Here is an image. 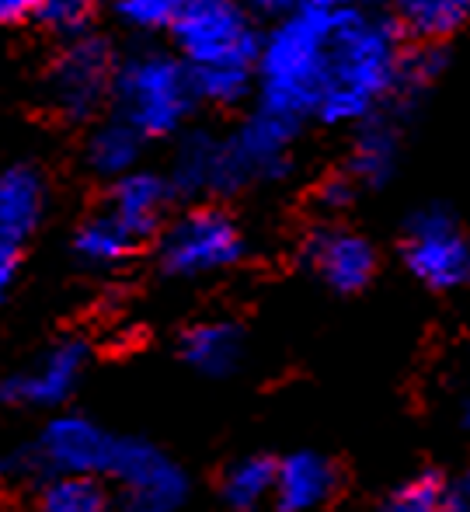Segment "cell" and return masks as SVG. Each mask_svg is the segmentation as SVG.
Here are the masks:
<instances>
[{
	"mask_svg": "<svg viewBox=\"0 0 470 512\" xmlns=\"http://www.w3.org/2000/svg\"><path fill=\"white\" fill-rule=\"evenodd\" d=\"M401 60L404 46L397 21L356 4L331 11L317 119L331 126H359L383 112V105H394Z\"/></svg>",
	"mask_w": 470,
	"mask_h": 512,
	"instance_id": "6da1fadb",
	"label": "cell"
},
{
	"mask_svg": "<svg viewBox=\"0 0 470 512\" xmlns=\"http://www.w3.org/2000/svg\"><path fill=\"white\" fill-rule=\"evenodd\" d=\"M171 35L192 70L195 95L213 105H237L258 81L262 39L244 0H182Z\"/></svg>",
	"mask_w": 470,
	"mask_h": 512,
	"instance_id": "7a4b0ae2",
	"label": "cell"
},
{
	"mask_svg": "<svg viewBox=\"0 0 470 512\" xmlns=\"http://www.w3.org/2000/svg\"><path fill=\"white\" fill-rule=\"evenodd\" d=\"M331 11L300 7L282 14V21L262 39L258 49V102L293 122L317 115L321 98V60L328 39Z\"/></svg>",
	"mask_w": 470,
	"mask_h": 512,
	"instance_id": "3957f363",
	"label": "cell"
},
{
	"mask_svg": "<svg viewBox=\"0 0 470 512\" xmlns=\"http://www.w3.org/2000/svg\"><path fill=\"white\" fill-rule=\"evenodd\" d=\"M115 108L119 119L140 129L147 140L171 136L182 129L195 105V81L182 56H168L147 49V53L129 56L115 74Z\"/></svg>",
	"mask_w": 470,
	"mask_h": 512,
	"instance_id": "277c9868",
	"label": "cell"
},
{
	"mask_svg": "<svg viewBox=\"0 0 470 512\" xmlns=\"http://www.w3.org/2000/svg\"><path fill=\"white\" fill-rule=\"evenodd\" d=\"M401 255L408 272L429 290H457L470 283V237L443 206H422L404 223Z\"/></svg>",
	"mask_w": 470,
	"mask_h": 512,
	"instance_id": "5b68a950",
	"label": "cell"
},
{
	"mask_svg": "<svg viewBox=\"0 0 470 512\" xmlns=\"http://www.w3.org/2000/svg\"><path fill=\"white\" fill-rule=\"evenodd\" d=\"M108 481L119 485L122 512H178L188 499L182 467L154 443L136 436H119Z\"/></svg>",
	"mask_w": 470,
	"mask_h": 512,
	"instance_id": "8992f818",
	"label": "cell"
},
{
	"mask_svg": "<svg viewBox=\"0 0 470 512\" xmlns=\"http://www.w3.org/2000/svg\"><path fill=\"white\" fill-rule=\"evenodd\" d=\"M244 237L223 209H192L161 237V269L175 279H195L241 262Z\"/></svg>",
	"mask_w": 470,
	"mask_h": 512,
	"instance_id": "52a82bcc",
	"label": "cell"
},
{
	"mask_svg": "<svg viewBox=\"0 0 470 512\" xmlns=\"http://www.w3.org/2000/svg\"><path fill=\"white\" fill-rule=\"evenodd\" d=\"M115 74H119V63L105 39L91 32L67 39L63 53L49 70L53 108L67 119H91L115 91Z\"/></svg>",
	"mask_w": 470,
	"mask_h": 512,
	"instance_id": "ba28073f",
	"label": "cell"
},
{
	"mask_svg": "<svg viewBox=\"0 0 470 512\" xmlns=\"http://www.w3.org/2000/svg\"><path fill=\"white\" fill-rule=\"evenodd\" d=\"M115 443L119 436L105 432L94 425L91 418L81 415H63L42 429L35 446L25 457V471L35 478L49 481L60 474H94V478H108V467L115 457Z\"/></svg>",
	"mask_w": 470,
	"mask_h": 512,
	"instance_id": "9c48e42d",
	"label": "cell"
},
{
	"mask_svg": "<svg viewBox=\"0 0 470 512\" xmlns=\"http://www.w3.org/2000/svg\"><path fill=\"white\" fill-rule=\"evenodd\" d=\"M296 133H300V122L258 105V112H251L248 119L227 136V147H230V157H234V171H237V178H241V189L251 182H269V178L286 175Z\"/></svg>",
	"mask_w": 470,
	"mask_h": 512,
	"instance_id": "30bf717a",
	"label": "cell"
},
{
	"mask_svg": "<svg viewBox=\"0 0 470 512\" xmlns=\"http://www.w3.org/2000/svg\"><path fill=\"white\" fill-rule=\"evenodd\" d=\"M303 262L335 293H359L376 272V248L349 227H317L303 241Z\"/></svg>",
	"mask_w": 470,
	"mask_h": 512,
	"instance_id": "8fae6325",
	"label": "cell"
},
{
	"mask_svg": "<svg viewBox=\"0 0 470 512\" xmlns=\"http://www.w3.org/2000/svg\"><path fill=\"white\" fill-rule=\"evenodd\" d=\"M88 366V345L60 342L49 349L32 370L11 373L0 380V405H28V408H53L74 394Z\"/></svg>",
	"mask_w": 470,
	"mask_h": 512,
	"instance_id": "7c38bea8",
	"label": "cell"
},
{
	"mask_svg": "<svg viewBox=\"0 0 470 512\" xmlns=\"http://www.w3.org/2000/svg\"><path fill=\"white\" fill-rule=\"evenodd\" d=\"M171 185L182 196H227L241 189V178L234 171L227 136L192 133L178 147L175 164H171Z\"/></svg>",
	"mask_w": 470,
	"mask_h": 512,
	"instance_id": "4fadbf2b",
	"label": "cell"
},
{
	"mask_svg": "<svg viewBox=\"0 0 470 512\" xmlns=\"http://www.w3.org/2000/svg\"><path fill=\"white\" fill-rule=\"evenodd\" d=\"M171 196H178L171 178H161L154 171H129V175L115 178L112 196H108V213L136 237L157 234L164 213L171 206Z\"/></svg>",
	"mask_w": 470,
	"mask_h": 512,
	"instance_id": "5bb4252c",
	"label": "cell"
},
{
	"mask_svg": "<svg viewBox=\"0 0 470 512\" xmlns=\"http://www.w3.org/2000/svg\"><path fill=\"white\" fill-rule=\"evenodd\" d=\"M338 492V471L328 457L321 453H289L286 460H279L276 474V512H307L317 509Z\"/></svg>",
	"mask_w": 470,
	"mask_h": 512,
	"instance_id": "9a60e30c",
	"label": "cell"
},
{
	"mask_svg": "<svg viewBox=\"0 0 470 512\" xmlns=\"http://www.w3.org/2000/svg\"><path fill=\"white\" fill-rule=\"evenodd\" d=\"M397 157H401V133H397V122L387 112H376L370 119L359 122L356 143H352V154L345 171L352 175V182L359 189H380L394 178Z\"/></svg>",
	"mask_w": 470,
	"mask_h": 512,
	"instance_id": "2e32d148",
	"label": "cell"
},
{
	"mask_svg": "<svg viewBox=\"0 0 470 512\" xmlns=\"http://www.w3.org/2000/svg\"><path fill=\"white\" fill-rule=\"evenodd\" d=\"M46 203L42 175L28 164L0 168V237L21 244L35 230Z\"/></svg>",
	"mask_w": 470,
	"mask_h": 512,
	"instance_id": "e0dca14e",
	"label": "cell"
},
{
	"mask_svg": "<svg viewBox=\"0 0 470 512\" xmlns=\"http://www.w3.org/2000/svg\"><path fill=\"white\" fill-rule=\"evenodd\" d=\"M244 331L230 321H202L182 335V359L206 377H227L241 366Z\"/></svg>",
	"mask_w": 470,
	"mask_h": 512,
	"instance_id": "ac0fdd59",
	"label": "cell"
},
{
	"mask_svg": "<svg viewBox=\"0 0 470 512\" xmlns=\"http://www.w3.org/2000/svg\"><path fill=\"white\" fill-rule=\"evenodd\" d=\"M470 0H394V21L415 42H443L467 25Z\"/></svg>",
	"mask_w": 470,
	"mask_h": 512,
	"instance_id": "d6986e66",
	"label": "cell"
},
{
	"mask_svg": "<svg viewBox=\"0 0 470 512\" xmlns=\"http://www.w3.org/2000/svg\"><path fill=\"white\" fill-rule=\"evenodd\" d=\"M276 474H279V460L265 457V453H255V457H244L237 464H230L220 481L223 506L230 512H258L276 495Z\"/></svg>",
	"mask_w": 470,
	"mask_h": 512,
	"instance_id": "ffe728a7",
	"label": "cell"
},
{
	"mask_svg": "<svg viewBox=\"0 0 470 512\" xmlns=\"http://www.w3.org/2000/svg\"><path fill=\"white\" fill-rule=\"evenodd\" d=\"M143 140H147V136L129 126L126 119L101 122L88 140L91 171L105 178H122V175H129V171H136V161H140V154H143Z\"/></svg>",
	"mask_w": 470,
	"mask_h": 512,
	"instance_id": "44dd1931",
	"label": "cell"
},
{
	"mask_svg": "<svg viewBox=\"0 0 470 512\" xmlns=\"http://www.w3.org/2000/svg\"><path fill=\"white\" fill-rule=\"evenodd\" d=\"M136 244L140 241H136L112 213L91 216L88 223H81V230H77V237H74V251L81 255V262H88V265L122 262V258L133 255Z\"/></svg>",
	"mask_w": 470,
	"mask_h": 512,
	"instance_id": "7402d4cb",
	"label": "cell"
},
{
	"mask_svg": "<svg viewBox=\"0 0 470 512\" xmlns=\"http://www.w3.org/2000/svg\"><path fill=\"white\" fill-rule=\"evenodd\" d=\"M94 474H60L42 488L39 512H112V495Z\"/></svg>",
	"mask_w": 470,
	"mask_h": 512,
	"instance_id": "603a6c76",
	"label": "cell"
},
{
	"mask_svg": "<svg viewBox=\"0 0 470 512\" xmlns=\"http://www.w3.org/2000/svg\"><path fill=\"white\" fill-rule=\"evenodd\" d=\"M443 53L436 49V42H418V49H404L401 74H397V91L394 105H415L425 91L436 84V77L443 74Z\"/></svg>",
	"mask_w": 470,
	"mask_h": 512,
	"instance_id": "cb8c5ba5",
	"label": "cell"
},
{
	"mask_svg": "<svg viewBox=\"0 0 470 512\" xmlns=\"http://www.w3.org/2000/svg\"><path fill=\"white\" fill-rule=\"evenodd\" d=\"M446 478L439 471H418L415 478L401 481L383 499L380 512H443Z\"/></svg>",
	"mask_w": 470,
	"mask_h": 512,
	"instance_id": "d4e9b609",
	"label": "cell"
},
{
	"mask_svg": "<svg viewBox=\"0 0 470 512\" xmlns=\"http://www.w3.org/2000/svg\"><path fill=\"white\" fill-rule=\"evenodd\" d=\"M94 11H98V0H42L39 21L53 35L77 39L91 28Z\"/></svg>",
	"mask_w": 470,
	"mask_h": 512,
	"instance_id": "484cf974",
	"label": "cell"
},
{
	"mask_svg": "<svg viewBox=\"0 0 470 512\" xmlns=\"http://www.w3.org/2000/svg\"><path fill=\"white\" fill-rule=\"evenodd\" d=\"M182 0H115V11L126 21L129 28H140V32H161L171 28Z\"/></svg>",
	"mask_w": 470,
	"mask_h": 512,
	"instance_id": "4316f807",
	"label": "cell"
},
{
	"mask_svg": "<svg viewBox=\"0 0 470 512\" xmlns=\"http://www.w3.org/2000/svg\"><path fill=\"white\" fill-rule=\"evenodd\" d=\"M356 192H359V185L352 182L349 171H338V175H331L321 182V189H317V203H321L324 209H331V213H338V209L352 206Z\"/></svg>",
	"mask_w": 470,
	"mask_h": 512,
	"instance_id": "83f0119b",
	"label": "cell"
},
{
	"mask_svg": "<svg viewBox=\"0 0 470 512\" xmlns=\"http://www.w3.org/2000/svg\"><path fill=\"white\" fill-rule=\"evenodd\" d=\"M443 512H470V471H464L453 481H446Z\"/></svg>",
	"mask_w": 470,
	"mask_h": 512,
	"instance_id": "f1b7e54d",
	"label": "cell"
},
{
	"mask_svg": "<svg viewBox=\"0 0 470 512\" xmlns=\"http://www.w3.org/2000/svg\"><path fill=\"white\" fill-rule=\"evenodd\" d=\"M42 0H0V25H21L28 18H39Z\"/></svg>",
	"mask_w": 470,
	"mask_h": 512,
	"instance_id": "f546056e",
	"label": "cell"
},
{
	"mask_svg": "<svg viewBox=\"0 0 470 512\" xmlns=\"http://www.w3.org/2000/svg\"><path fill=\"white\" fill-rule=\"evenodd\" d=\"M14 272H18V244L0 237V304H4L7 290H11Z\"/></svg>",
	"mask_w": 470,
	"mask_h": 512,
	"instance_id": "4dcf8cb0",
	"label": "cell"
},
{
	"mask_svg": "<svg viewBox=\"0 0 470 512\" xmlns=\"http://www.w3.org/2000/svg\"><path fill=\"white\" fill-rule=\"evenodd\" d=\"M244 4L262 14H289V11H300V7H310L314 0H244Z\"/></svg>",
	"mask_w": 470,
	"mask_h": 512,
	"instance_id": "1f68e13d",
	"label": "cell"
},
{
	"mask_svg": "<svg viewBox=\"0 0 470 512\" xmlns=\"http://www.w3.org/2000/svg\"><path fill=\"white\" fill-rule=\"evenodd\" d=\"M464 425L470 429V391H467V401H464Z\"/></svg>",
	"mask_w": 470,
	"mask_h": 512,
	"instance_id": "d6a6232c",
	"label": "cell"
},
{
	"mask_svg": "<svg viewBox=\"0 0 470 512\" xmlns=\"http://www.w3.org/2000/svg\"><path fill=\"white\" fill-rule=\"evenodd\" d=\"M4 478H7V464H0V485H4Z\"/></svg>",
	"mask_w": 470,
	"mask_h": 512,
	"instance_id": "836d02e7",
	"label": "cell"
}]
</instances>
